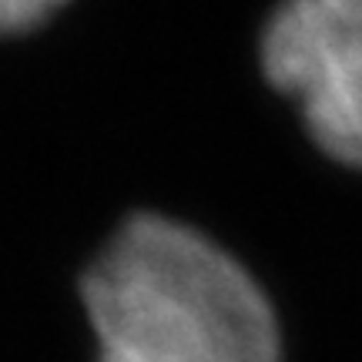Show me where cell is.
Segmentation results:
<instances>
[{"label":"cell","mask_w":362,"mask_h":362,"mask_svg":"<svg viewBox=\"0 0 362 362\" xmlns=\"http://www.w3.org/2000/svg\"><path fill=\"white\" fill-rule=\"evenodd\" d=\"M98 362H282L269 298L178 221L138 215L84 275Z\"/></svg>","instance_id":"6da1fadb"},{"label":"cell","mask_w":362,"mask_h":362,"mask_svg":"<svg viewBox=\"0 0 362 362\" xmlns=\"http://www.w3.org/2000/svg\"><path fill=\"white\" fill-rule=\"evenodd\" d=\"M262 64L325 155L362 168V0H285L265 27Z\"/></svg>","instance_id":"7a4b0ae2"},{"label":"cell","mask_w":362,"mask_h":362,"mask_svg":"<svg viewBox=\"0 0 362 362\" xmlns=\"http://www.w3.org/2000/svg\"><path fill=\"white\" fill-rule=\"evenodd\" d=\"M64 0H0V34L4 30H24L40 24Z\"/></svg>","instance_id":"3957f363"}]
</instances>
